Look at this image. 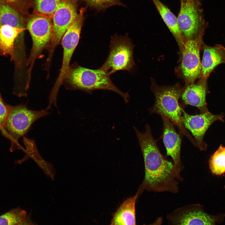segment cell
<instances>
[{
    "label": "cell",
    "mask_w": 225,
    "mask_h": 225,
    "mask_svg": "<svg viewBox=\"0 0 225 225\" xmlns=\"http://www.w3.org/2000/svg\"><path fill=\"white\" fill-rule=\"evenodd\" d=\"M133 128L142 154L145 168L144 179L137 193L139 195L144 191L178 193L179 181L173 163L161 153L150 126L146 124L143 133L136 127Z\"/></svg>",
    "instance_id": "cell-1"
},
{
    "label": "cell",
    "mask_w": 225,
    "mask_h": 225,
    "mask_svg": "<svg viewBox=\"0 0 225 225\" xmlns=\"http://www.w3.org/2000/svg\"><path fill=\"white\" fill-rule=\"evenodd\" d=\"M151 90L155 102L149 111L150 114H157L170 120L178 128L179 133L185 136L195 146L196 142L188 132L182 121L183 109L179 102L183 87L179 83L172 86H159L152 80Z\"/></svg>",
    "instance_id": "cell-2"
},
{
    "label": "cell",
    "mask_w": 225,
    "mask_h": 225,
    "mask_svg": "<svg viewBox=\"0 0 225 225\" xmlns=\"http://www.w3.org/2000/svg\"><path fill=\"white\" fill-rule=\"evenodd\" d=\"M110 75L99 68L92 69L77 66L70 69L62 84L67 89L79 90L90 94L96 90L111 91L118 94L126 103H128L130 98L128 92H122L114 84Z\"/></svg>",
    "instance_id": "cell-3"
},
{
    "label": "cell",
    "mask_w": 225,
    "mask_h": 225,
    "mask_svg": "<svg viewBox=\"0 0 225 225\" xmlns=\"http://www.w3.org/2000/svg\"><path fill=\"white\" fill-rule=\"evenodd\" d=\"M8 113L2 130V135L11 142V152L20 148L18 141L24 137L32 124L42 117L48 115L46 108L40 110L29 109L25 104L12 106L7 104Z\"/></svg>",
    "instance_id": "cell-4"
},
{
    "label": "cell",
    "mask_w": 225,
    "mask_h": 225,
    "mask_svg": "<svg viewBox=\"0 0 225 225\" xmlns=\"http://www.w3.org/2000/svg\"><path fill=\"white\" fill-rule=\"evenodd\" d=\"M32 41V47L27 62L28 67L25 78L26 87L29 88L31 73L34 64L42 51L48 48L51 42L52 32V22L51 18L38 15L30 18L26 23Z\"/></svg>",
    "instance_id": "cell-5"
},
{
    "label": "cell",
    "mask_w": 225,
    "mask_h": 225,
    "mask_svg": "<svg viewBox=\"0 0 225 225\" xmlns=\"http://www.w3.org/2000/svg\"><path fill=\"white\" fill-rule=\"evenodd\" d=\"M134 45L128 33H116L111 37L108 56L99 68L110 75L119 70L131 72L135 65L133 58Z\"/></svg>",
    "instance_id": "cell-6"
},
{
    "label": "cell",
    "mask_w": 225,
    "mask_h": 225,
    "mask_svg": "<svg viewBox=\"0 0 225 225\" xmlns=\"http://www.w3.org/2000/svg\"><path fill=\"white\" fill-rule=\"evenodd\" d=\"M84 10L82 9L62 39L63 57L60 73L50 95L49 100L56 102L58 92L60 86L68 75L70 69V63L75 49L79 41L81 29L84 20Z\"/></svg>",
    "instance_id": "cell-7"
},
{
    "label": "cell",
    "mask_w": 225,
    "mask_h": 225,
    "mask_svg": "<svg viewBox=\"0 0 225 225\" xmlns=\"http://www.w3.org/2000/svg\"><path fill=\"white\" fill-rule=\"evenodd\" d=\"M78 15L74 3L68 0H61L52 18V36L48 48V54L46 63L47 68H49L56 48Z\"/></svg>",
    "instance_id": "cell-8"
},
{
    "label": "cell",
    "mask_w": 225,
    "mask_h": 225,
    "mask_svg": "<svg viewBox=\"0 0 225 225\" xmlns=\"http://www.w3.org/2000/svg\"><path fill=\"white\" fill-rule=\"evenodd\" d=\"M225 213L212 215L207 213L199 204L178 208L167 216L169 225H216L222 223Z\"/></svg>",
    "instance_id": "cell-9"
},
{
    "label": "cell",
    "mask_w": 225,
    "mask_h": 225,
    "mask_svg": "<svg viewBox=\"0 0 225 225\" xmlns=\"http://www.w3.org/2000/svg\"><path fill=\"white\" fill-rule=\"evenodd\" d=\"M177 21L186 40L197 36L203 30L204 20L199 0H180Z\"/></svg>",
    "instance_id": "cell-10"
},
{
    "label": "cell",
    "mask_w": 225,
    "mask_h": 225,
    "mask_svg": "<svg viewBox=\"0 0 225 225\" xmlns=\"http://www.w3.org/2000/svg\"><path fill=\"white\" fill-rule=\"evenodd\" d=\"M203 30L195 38L186 40L181 51V68L186 85L194 83L201 75L200 51Z\"/></svg>",
    "instance_id": "cell-11"
},
{
    "label": "cell",
    "mask_w": 225,
    "mask_h": 225,
    "mask_svg": "<svg viewBox=\"0 0 225 225\" xmlns=\"http://www.w3.org/2000/svg\"><path fill=\"white\" fill-rule=\"evenodd\" d=\"M222 114L215 115L208 111L199 114L192 115L183 111L182 121L186 128L191 133L197 147L201 151L207 148V144L203 141L204 136L210 126L215 121H223Z\"/></svg>",
    "instance_id": "cell-12"
},
{
    "label": "cell",
    "mask_w": 225,
    "mask_h": 225,
    "mask_svg": "<svg viewBox=\"0 0 225 225\" xmlns=\"http://www.w3.org/2000/svg\"><path fill=\"white\" fill-rule=\"evenodd\" d=\"M163 122L162 139L166 151L167 156L172 160L179 181L183 179L181 173L184 169L181 157L182 135L176 132L174 125L168 119L162 116Z\"/></svg>",
    "instance_id": "cell-13"
},
{
    "label": "cell",
    "mask_w": 225,
    "mask_h": 225,
    "mask_svg": "<svg viewBox=\"0 0 225 225\" xmlns=\"http://www.w3.org/2000/svg\"><path fill=\"white\" fill-rule=\"evenodd\" d=\"M24 30L8 24L0 26V55L10 57L17 62V54H24Z\"/></svg>",
    "instance_id": "cell-14"
},
{
    "label": "cell",
    "mask_w": 225,
    "mask_h": 225,
    "mask_svg": "<svg viewBox=\"0 0 225 225\" xmlns=\"http://www.w3.org/2000/svg\"><path fill=\"white\" fill-rule=\"evenodd\" d=\"M207 81L200 78L197 83H192L183 87L180 98L182 108L186 106L191 105L197 108L200 113L208 111L206 102Z\"/></svg>",
    "instance_id": "cell-15"
},
{
    "label": "cell",
    "mask_w": 225,
    "mask_h": 225,
    "mask_svg": "<svg viewBox=\"0 0 225 225\" xmlns=\"http://www.w3.org/2000/svg\"><path fill=\"white\" fill-rule=\"evenodd\" d=\"M203 48L200 78L207 79L218 65L225 63V48L218 45L213 47L204 45Z\"/></svg>",
    "instance_id": "cell-16"
},
{
    "label": "cell",
    "mask_w": 225,
    "mask_h": 225,
    "mask_svg": "<svg viewBox=\"0 0 225 225\" xmlns=\"http://www.w3.org/2000/svg\"><path fill=\"white\" fill-rule=\"evenodd\" d=\"M139 196L137 193L126 199L114 214L110 225H136L135 205Z\"/></svg>",
    "instance_id": "cell-17"
},
{
    "label": "cell",
    "mask_w": 225,
    "mask_h": 225,
    "mask_svg": "<svg viewBox=\"0 0 225 225\" xmlns=\"http://www.w3.org/2000/svg\"><path fill=\"white\" fill-rule=\"evenodd\" d=\"M163 21L174 37L181 50L186 40L179 27L174 14L159 0H152Z\"/></svg>",
    "instance_id": "cell-18"
},
{
    "label": "cell",
    "mask_w": 225,
    "mask_h": 225,
    "mask_svg": "<svg viewBox=\"0 0 225 225\" xmlns=\"http://www.w3.org/2000/svg\"><path fill=\"white\" fill-rule=\"evenodd\" d=\"M8 24L25 30L26 23L20 12L0 0V26Z\"/></svg>",
    "instance_id": "cell-19"
},
{
    "label": "cell",
    "mask_w": 225,
    "mask_h": 225,
    "mask_svg": "<svg viewBox=\"0 0 225 225\" xmlns=\"http://www.w3.org/2000/svg\"><path fill=\"white\" fill-rule=\"evenodd\" d=\"M209 167L212 174L220 176L225 173V147L221 144L209 158Z\"/></svg>",
    "instance_id": "cell-20"
},
{
    "label": "cell",
    "mask_w": 225,
    "mask_h": 225,
    "mask_svg": "<svg viewBox=\"0 0 225 225\" xmlns=\"http://www.w3.org/2000/svg\"><path fill=\"white\" fill-rule=\"evenodd\" d=\"M27 216L25 210L20 208H13L0 216V225H18Z\"/></svg>",
    "instance_id": "cell-21"
},
{
    "label": "cell",
    "mask_w": 225,
    "mask_h": 225,
    "mask_svg": "<svg viewBox=\"0 0 225 225\" xmlns=\"http://www.w3.org/2000/svg\"><path fill=\"white\" fill-rule=\"evenodd\" d=\"M61 0H35L36 11L39 15L51 19Z\"/></svg>",
    "instance_id": "cell-22"
},
{
    "label": "cell",
    "mask_w": 225,
    "mask_h": 225,
    "mask_svg": "<svg viewBox=\"0 0 225 225\" xmlns=\"http://www.w3.org/2000/svg\"><path fill=\"white\" fill-rule=\"evenodd\" d=\"M90 8L98 10L105 9L112 6L123 5L121 0H83Z\"/></svg>",
    "instance_id": "cell-23"
},
{
    "label": "cell",
    "mask_w": 225,
    "mask_h": 225,
    "mask_svg": "<svg viewBox=\"0 0 225 225\" xmlns=\"http://www.w3.org/2000/svg\"><path fill=\"white\" fill-rule=\"evenodd\" d=\"M8 113L7 104L0 99V130L1 131L3 128Z\"/></svg>",
    "instance_id": "cell-24"
},
{
    "label": "cell",
    "mask_w": 225,
    "mask_h": 225,
    "mask_svg": "<svg viewBox=\"0 0 225 225\" xmlns=\"http://www.w3.org/2000/svg\"><path fill=\"white\" fill-rule=\"evenodd\" d=\"M20 12L24 0H2Z\"/></svg>",
    "instance_id": "cell-25"
},
{
    "label": "cell",
    "mask_w": 225,
    "mask_h": 225,
    "mask_svg": "<svg viewBox=\"0 0 225 225\" xmlns=\"http://www.w3.org/2000/svg\"><path fill=\"white\" fill-rule=\"evenodd\" d=\"M162 217H158L157 218L155 221L153 223L148 225L144 224L143 225H161L162 223Z\"/></svg>",
    "instance_id": "cell-26"
},
{
    "label": "cell",
    "mask_w": 225,
    "mask_h": 225,
    "mask_svg": "<svg viewBox=\"0 0 225 225\" xmlns=\"http://www.w3.org/2000/svg\"><path fill=\"white\" fill-rule=\"evenodd\" d=\"M18 225H35L30 220L28 216L25 219Z\"/></svg>",
    "instance_id": "cell-27"
},
{
    "label": "cell",
    "mask_w": 225,
    "mask_h": 225,
    "mask_svg": "<svg viewBox=\"0 0 225 225\" xmlns=\"http://www.w3.org/2000/svg\"><path fill=\"white\" fill-rule=\"evenodd\" d=\"M0 99H2V97H1V94H0Z\"/></svg>",
    "instance_id": "cell-28"
},
{
    "label": "cell",
    "mask_w": 225,
    "mask_h": 225,
    "mask_svg": "<svg viewBox=\"0 0 225 225\" xmlns=\"http://www.w3.org/2000/svg\"></svg>",
    "instance_id": "cell-29"
}]
</instances>
